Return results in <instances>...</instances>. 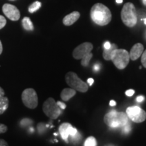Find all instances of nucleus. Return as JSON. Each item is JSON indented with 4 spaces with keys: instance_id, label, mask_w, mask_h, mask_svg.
Listing matches in <instances>:
<instances>
[{
    "instance_id": "nucleus-30",
    "label": "nucleus",
    "mask_w": 146,
    "mask_h": 146,
    "mask_svg": "<svg viewBox=\"0 0 146 146\" xmlns=\"http://www.w3.org/2000/svg\"><path fill=\"white\" fill-rule=\"evenodd\" d=\"M3 96H5V91L0 87V98H1Z\"/></svg>"
},
{
    "instance_id": "nucleus-28",
    "label": "nucleus",
    "mask_w": 146,
    "mask_h": 146,
    "mask_svg": "<svg viewBox=\"0 0 146 146\" xmlns=\"http://www.w3.org/2000/svg\"><path fill=\"white\" fill-rule=\"evenodd\" d=\"M0 146H9L8 143L3 139H0Z\"/></svg>"
},
{
    "instance_id": "nucleus-17",
    "label": "nucleus",
    "mask_w": 146,
    "mask_h": 146,
    "mask_svg": "<svg viewBox=\"0 0 146 146\" xmlns=\"http://www.w3.org/2000/svg\"><path fill=\"white\" fill-rule=\"evenodd\" d=\"M22 23H23V26L25 30L30 31H33V23L29 17L24 18L23 19V21H22Z\"/></svg>"
},
{
    "instance_id": "nucleus-13",
    "label": "nucleus",
    "mask_w": 146,
    "mask_h": 146,
    "mask_svg": "<svg viewBox=\"0 0 146 146\" xmlns=\"http://www.w3.org/2000/svg\"><path fill=\"white\" fill-rule=\"evenodd\" d=\"M80 13L77 11H74L63 18V24L65 26H70L76 22L80 18Z\"/></svg>"
},
{
    "instance_id": "nucleus-26",
    "label": "nucleus",
    "mask_w": 146,
    "mask_h": 146,
    "mask_svg": "<svg viewBox=\"0 0 146 146\" xmlns=\"http://www.w3.org/2000/svg\"><path fill=\"white\" fill-rule=\"evenodd\" d=\"M57 104L58 105V106H59L62 110H64L66 108V105L64 103H63V102H58Z\"/></svg>"
},
{
    "instance_id": "nucleus-23",
    "label": "nucleus",
    "mask_w": 146,
    "mask_h": 146,
    "mask_svg": "<svg viewBox=\"0 0 146 146\" xmlns=\"http://www.w3.org/2000/svg\"><path fill=\"white\" fill-rule=\"evenodd\" d=\"M131 125H130V123H129V122H128L127 125H125L123 127V131H124V133H129L131 131Z\"/></svg>"
},
{
    "instance_id": "nucleus-34",
    "label": "nucleus",
    "mask_w": 146,
    "mask_h": 146,
    "mask_svg": "<svg viewBox=\"0 0 146 146\" xmlns=\"http://www.w3.org/2000/svg\"><path fill=\"white\" fill-rule=\"evenodd\" d=\"M3 52V46L2 43H1V41H0V55L1 54V53Z\"/></svg>"
},
{
    "instance_id": "nucleus-8",
    "label": "nucleus",
    "mask_w": 146,
    "mask_h": 146,
    "mask_svg": "<svg viewBox=\"0 0 146 146\" xmlns=\"http://www.w3.org/2000/svg\"><path fill=\"white\" fill-rule=\"evenodd\" d=\"M126 113L128 118L134 123H143L146 119V112L139 106L129 107Z\"/></svg>"
},
{
    "instance_id": "nucleus-24",
    "label": "nucleus",
    "mask_w": 146,
    "mask_h": 146,
    "mask_svg": "<svg viewBox=\"0 0 146 146\" xmlns=\"http://www.w3.org/2000/svg\"><path fill=\"white\" fill-rule=\"evenodd\" d=\"M8 130V127L6 125H3V124L0 123V134L1 133H4Z\"/></svg>"
},
{
    "instance_id": "nucleus-12",
    "label": "nucleus",
    "mask_w": 146,
    "mask_h": 146,
    "mask_svg": "<svg viewBox=\"0 0 146 146\" xmlns=\"http://www.w3.org/2000/svg\"><path fill=\"white\" fill-rule=\"evenodd\" d=\"M144 50L143 45L141 43H136L133 45L132 48H131V52L129 53V56H130V59L132 60H137L140 56L143 54Z\"/></svg>"
},
{
    "instance_id": "nucleus-7",
    "label": "nucleus",
    "mask_w": 146,
    "mask_h": 146,
    "mask_svg": "<svg viewBox=\"0 0 146 146\" xmlns=\"http://www.w3.org/2000/svg\"><path fill=\"white\" fill-rule=\"evenodd\" d=\"M22 101L24 105L30 109L36 108L38 105V97L36 91L32 88L25 89L22 93Z\"/></svg>"
},
{
    "instance_id": "nucleus-32",
    "label": "nucleus",
    "mask_w": 146,
    "mask_h": 146,
    "mask_svg": "<svg viewBox=\"0 0 146 146\" xmlns=\"http://www.w3.org/2000/svg\"><path fill=\"white\" fill-rule=\"evenodd\" d=\"M116 105V102L114 101V100H111V101L110 102V106H115Z\"/></svg>"
},
{
    "instance_id": "nucleus-18",
    "label": "nucleus",
    "mask_w": 146,
    "mask_h": 146,
    "mask_svg": "<svg viewBox=\"0 0 146 146\" xmlns=\"http://www.w3.org/2000/svg\"><path fill=\"white\" fill-rule=\"evenodd\" d=\"M41 7V3L36 1L33 3L29 7V12L30 13H34L36 11H37Z\"/></svg>"
},
{
    "instance_id": "nucleus-29",
    "label": "nucleus",
    "mask_w": 146,
    "mask_h": 146,
    "mask_svg": "<svg viewBox=\"0 0 146 146\" xmlns=\"http://www.w3.org/2000/svg\"><path fill=\"white\" fill-rule=\"evenodd\" d=\"M87 83H88L89 86H91V85H92L94 83V79L92 78H89L87 79Z\"/></svg>"
},
{
    "instance_id": "nucleus-37",
    "label": "nucleus",
    "mask_w": 146,
    "mask_h": 146,
    "mask_svg": "<svg viewBox=\"0 0 146 146\" xmlns=\"http://www.w3.org/2000/svg\"><path fill=\"white\" fill-rule=\"evenodd\" d=\"M143 21H144V24H145V25H146V18H144Z\"/></svg>"
},
{
    "instance_id": "nucleus-16",
    "label": "nucleus",
    "mask_w": 146,
    "mask_h": 146,
    "mask_svg": "<svg viewBox=\"0 0 146 146\" xmlns=\"http://www.w3.org/2000/svg\"><path fill=\"white\" fill-rule=\"evenodd\" d=\"M9 106V100L7 97L3 96L0 98V115L3 114Z\"/></svg>"
},
{
    "instance_id": "nucleus-5",
    "label": "nucleus",
    "mask_w": 146,
    "mask_h": 146,
    "mask_svg": "<svg viewBox=\"0 0 146 146\" xmlns=\"http://www.w3.org/2000/svg\"><path fill=\"white\" fill-rule=\"evenodd\" d=\"M66 81L71 88L74 90L85 93L88 91V85L87 83L82 81L77 76L76 73L73 72H69L66 74Z\"/></svg>"
},
{
    "instance_id": "nucleus-10",
    "label": "nucleus",
    "mask_w": 146,
    "mask_h": 146,
    "mask_svg": "<svg viewBox=\"0 0 146 146\" xmlns=\"http://www.w3.org/2000/svg\"><path fill=\"white\" fill-rule=\"evenodd\" d=\"M2 10L5 16H7L11 21H16L20 19L21 13L15 5L5 3L3 5Z\"/></svg>"
},
{
    "instance_id": "nucleus-38",
    "label": "nucleus",
    "mask_w": 146,
    "mask_h": 146,
    "mask_svg": "<svg viewBox=\"0 0 146 146\" xmlns=\"http://www.w3.org/2000/svg\"><path fill=\"white\" fill-rule=\"evenodd\" d=\"M145 37H146V33H145Z\"/></svg>"
},
{
    "instance_id": "nucleus-25",
    "label": "nucleus",
    "mask_w": 146,
    "mask_h": 146,
    "mask_svg": "<svg viewBox=\"0 0 146 146\" xmlns=\"http://www.w3.org/2000/svg\"><path fill=\"white\" fill-rule=\"evenodd\" d=\"M134 94H135V91L133 90V89H129V90H127L125 92L126 96H129V97L133 96V95H134Z\"/></svg>"
},
{
    "instance_id": "nucleus-11",
    "label": "nucleus",
    "mask_w": 146,
    "mask_h": 146,
    "mask_svg": "<svg viewBox=\"0 0 146 146\" xmlns=\"http://www.w3.org/2000/svg\"><path fill=\"white\" fill-rule=\"evenodd\" d=\"M59 132L62 138L65 141L68 142V138L69 136L73 137L77 133L78 131L74 128L70 123H62L59 127Z\"/></svg>"
},
{
    "instance_id": "nucleus-21",
    "label": "nucleus",
    "mask_w": 146,
    "mask_h": 146,
    "mask_svg": "<svg viewBox=\"0 0 146 146\" xmlns=\"http://www.w3.org/2000/svg\"><path fill=\"white\" fill-rule=\"evenodd\" d=\"M6 20H5V18L4 16L0 15V29H3V27L5 26V25H6Z\"/></svg>"
},
{
    "instance_id": "nucleus-36",
    "label": "nucleus",
    "mask_w": 146,
    "mask_h": 146,
    "mask_svg": "<svg viewBox=\"0 0 146 146\" xmlns=\"http://www.w3.org/2000/svg\"><path fill=\"white\" fill-rule=\"evenodd\" d=\"M143 1V4L145 5V6H146V1Z\"/></svg>"
},
{
    "instance_id": "nucleus-9",
    "label": "nucleus",
    "mask_w": 146,
    "mask_h": 146,
    "mask_svg": "<svg viewBox=\"0 0 146 146\" xmlns=\"http://www.w3.org/2000/svg\"><path fill=\"white\" fill-rule=\"evenodd\" d=\"M93 47L94 46H93L92 43H89V42H85V43H81L73 51V57L76 60L81 59L85 55L91 52V50H93Z\"/></svg>"
},
{
    "instance_id": "nucleus-33",
    "label": "nucleus",
    "mask_w": 146,
    "mask_h": 146,
    "mask_svg": "<svg viewBox=\"0 0 146 146\" xmlns=\"http://www.w3.org/2000/svg\"><path fill=\"white\" fill-rule=\"evenodd\" d=\"M94 70L95 71H98L100 70V66H99V64H96L94 66Z\"/></svg>"
},
{
    "instance_id": "nucleus-39",
    "label": "nucleus",
    "mask_w": 146,
    "mask_h": 146,
    "mask_svg": "<svg viewBox=\"0 0 146 146\" xmlns=\"http://www.w3.org/2000/svg\"><path fill=\"white\" fill-rule=\"evenodd\" d=\"M12 1H13V0H12Z\"/></svg>"
},
{
    "instance_id": "nucleus-20",
    "label": "nucleus",
    "mask_w": 146,
    "mask_h": 146,
    "mask_svg": "<svg viewBox=\"0 0 146 146\" xmlns=\"http://www.w3.org/2000/svg\"><path fill=\"white\" fill-rule=\"evenodd\" d=\"M97 141L94 137H89L85 142V146H96Z\"/></svg>"
},
{
    "instance_id": "nucleus-27",
    "label": "nucleus",
    "mask_w": 146,
    "mask_h": 146,
    "mask_svg": "<svg viewBox=\"0 0 146 146\" xmlns=\"http://www.w3.org/2000/svg\"><path fill=\"white\" fill-rule=\"evenodd\" d=\"M111 45H112V44H111L109 41H106L105 42L104 44V49H106V50H108V49L110 48Z\"/></svg>"
},
{
    "instance_id": "nucleus-19",
    "label": "nucleus",
    "mask_w": 146,
    "mask_h": 146,
    "mask_svg": "<svg viewBox=\"0 0 146 146\" xmlns=\"http://www.w3.org/2000/svg\"><path fill=\"white\" fill-rule=\"evenodd\" d=\"M92 57H93V54L91 52L89 53V54H87V55H85L84 57L81 58L82 59L81 65L83 66H85V67L89 65V62H90V60L91 58H92Z\"/></svg>"
},
{
    "instance_id": "nucleus-4",
    "label": "nucleus",
    "mask_w": 146,
    "mask_h": 146,
    "mask_svg": "<svg viewBox=\"0 0 146 146\" xmlns=\"http://www.w3.org/2000/svg\"><path fill=\"white\" fill-rule=\"evenodd\" d=\"M111 60L116 68L123 70L129 64L130 60L129 53L123 49H116L112 53Z\"/></svg>"
},
{
    "instance_id": "nucleus-15",
    "label": "nucleus",
    "mask_w": 146,
    "mask_h": 146,
    "mask_svg": "<svg viewBox=\"0 0 146 146\" xmlns=\"http://www.w3.org/2000/svg\"><path fill=\"white\" fill-rule=\"evenodd\" d=\"M118 47L115 43L114 44H112L111 45L110 48L108 49V50H106L104 49L103 52V57L106 60H111V57H112V53L114 51L117 49Z\"/></svg>"
},
{
    "instance_id": "nucleus-22",
    "label": "nucleus",
    "mask_w": 146,
    "mask_h": 146,
    "mask_svg": "<svg viewBox=\"0 0 146 146\" xmlns=\"http://www.w3.org/2000/svg\"><path fill=\"white\" fill-rule=\"evenodd\" d=\"M141 64L142 65H143V67H145L146 68V50L143 51V54L141 55Z\"/></svg>"
},
{
    "instance_id": "nucleus-14",
    "label": "nucleus",
    "mask_w": 146,
    "mask_h": 146,
    "mask_svg": "<svg viewBox=\"0 0 146 146\" xmlns=\"http://www.w3.org/2000/svg\"><path fill=\"white\" fill-rule=\"evenodd\" d=\"M76 94V90L72 88H66L62 91L60 97L63 101H68L72 97H74Z\"/></svg>"
},
{
    "instance_id": "nucleus-6",
    "label": "nucleus",
    "mask_w": 146,
    "mask_h": 146,
    "mask_svg": "<svg viewBox=\"0 0 146 146\" xmlns=\"http://www.w3.org/2000/svg\"><path fill=\"white\" fill-rule=\"evenodd\" d=\"M61 108L52 98H48L43 104V111L50 119H57L61 114Z\"/></svg>"
},
{
    "instance_id": "nucleus-35",
    "label": "nucleus",
    "mask_w": 146,
    "mask_h": 146,
    "mask_svg": "<svg viewBox=\"0 0 146 146\" xmlns=\"http://www.w3.org/2000/svg\"><path fill=\"white\" fill-rule=\"evenodd\" d=\"M123 0H116V2L117 3H123Z\"/></svg>"
},
{
    "instance_id": "nucleus-1",
    "label": "nucleus",
    "mask_w": 146,
    "mask_h": 146,
    "mask_svg": "<svg viewBox=\"0 0 146 146\" xmlns=\"http://www.w3.org/2000/svg\"><path fill=\"white\" fill-rule=\"evenodd\" d=\"M90 15L93 22L99 26H106L112 20V14L109 8L100 3L93 5Z\"/></svg>"
},
{
    "instance_id": "nucleus-3",
    "label": "nucleus",
    "mask_w": 146,
    "mask_h": 146,
    "mask_svg": "<svg viewBox=\"0 0 146 146\" xmlns=\"http://www.w3.org/2000/svg\"><path fill=\"white\" fill-rule=\"evenodd\" d=\"M121 19L128 27H133L137 23V14L133 3L128 2L124 5L121 11Z\"/></svg>"
},
{
    "instance_id": "nucleus-31",
    "label": "nucleus",
    "mask_w": 146,
    "mask_h": 146,
    "mask_svg": "<svg viewBox=\"0 0 146 146\" xmlns=\"http://www.w3.org/2000/svg\"><path fill=\"white\" fill-rule=\"evenodd\" d=\"M143 100H144L143 96H138L137 98V102H143Z\"/></svg>"
},
{
    "instance_id": "nucleus-2",
    "label": "nucleus",
    "mask_w": 146,
    "mask_h": 146,
    "mask_svg": "<svg viewBox=\"0 0 146 146\" xmlns=\"http://www.w3.org/2000/svg\"><path fill=\"white\" fill-rule=\"evenodd\" d=\"M104 123L111 128L123 127L129 122V118L126 113L116 112V110L110 111L107 113L104 118Z\"/></svg>"
}]
</instances>
